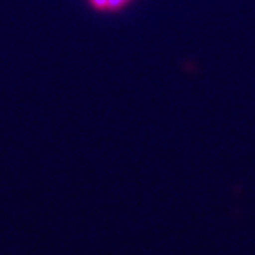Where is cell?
<instances>
[{
    "label": "cell",
    "mask_w": 255,
    "mask_h": 255,
    "mask_svg": "<svg viewBox=\"0 0 255 255\" xmlns=\"http://www.w3.org/2000/svg\"><path fill=\"white\" fill-rule=\"evenodd\" d=\"M129 2L131 0H108V7H106V10H120Z\"/></svg>",
    "instance_id": "obj_1"
},
{
    "label": "cell",
    "mask_w": 255,
    "mask_h": 255,
    "mask_svg": "<svg viewBox=\"0 0 255 255\" xmlns=\"http://www.w3.org/2000/svg\"><path fill=\"white\" fill-rule=\"evenodd\" d=\"M90 3L96 10H106V7H108V0H90Z\"/></svg>",
    "instance_id": "obj_2"
}]
</instances>
